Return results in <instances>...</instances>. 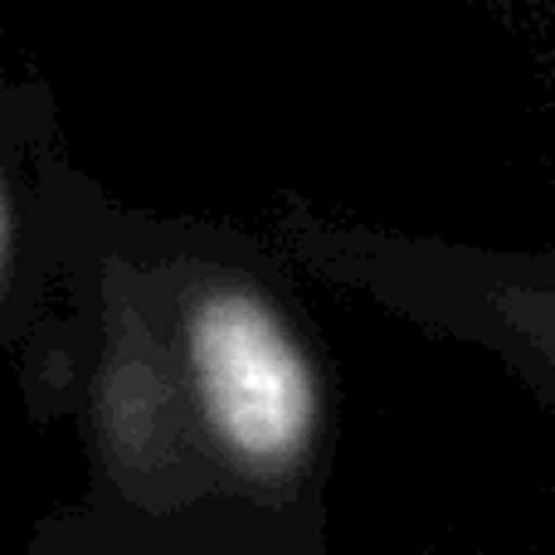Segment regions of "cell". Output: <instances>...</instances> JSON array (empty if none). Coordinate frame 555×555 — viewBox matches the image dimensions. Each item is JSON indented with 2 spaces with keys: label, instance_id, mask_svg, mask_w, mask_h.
<instances>
[{
  "label": "cell",
  "instance_id": "obj_1",
  "mask_svg": "<svg viewBox=\"0 0 555 555\" xmlns=\"http://www.w3.org/2000/svg\"><path fill=\"white\" fill-rule=\"evenodd\" d=\"M191 361L205 414L240 459L278 468L302 453L317 424V385L269 307L244 293L210 297L191 326Z\"/></svg>",
  "mask_w": 555,
  "mask_h": 555
},
{
  "label": "cell",
  "instance_id": "obj_2",
  "mask_svg": "<svg viewBox=\"0 0 555 555\" xmlns=\"http://www.w3.org/2000/svg\"><path fill=\"white\" fill-rule=\"evenodd\" d=\"M0 240H5V220H0Z\"/></svg>",
  "mask_w": 555,
  "mask_h": 555
}]
</instances>
